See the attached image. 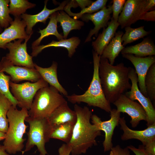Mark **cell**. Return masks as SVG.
Listing matches in <instances>:
<instances>
[{
  "instance_id": "3957f363",
  "label": "cell",
  "mask_w": 155,
  "mask_h": 155,
  "mask_svg": "<svg viewBox=\"0 0 155 155\" xmlns=\"http://www.w3.org/2000/svg\"><path fill=\"white\" fill-rule=\"evenodd\" d=\"M7 116L9 127L3 145L7 153L15 154L22 152L24 147V143L26 139L23 138V135L28 127L25 121L29 116L28 110L24 108L19 110L12 105L7 112Z\"/></svg>"
},
{
  "instance_id": "74e56055",
  "label": "cell",
  "mask_w": 155,
  "mask_h": 155,
  "mask_svg": "<svg viewBox=\"0 0 155 155\" xmlns=\"http://www.w3.org/2000/svg\"><path fill=\"white\" fill-rule=\"evenodd\" d=\"M72 148L68 144H63L58 149L59 155H70L71 154Z\"/></svg>"
},
{
  "instance_id": "ffe728a7",
  "label": "cell",
  "mask_w": 155,
  "mask_h": 155,
  "mask_svg": "<svg viewBox=\"0 0 155 155\" xmlns=\"http://www.w3.org/2000/svg\"><path fill=\"white\" fill-rule=\"evenodd\" d=\"M119 26L117 22L111 18L106 28L103 29L96 39L92 42L93 50L99 55L101 56L106 46L114 36L116 31Z\"/></svg>"
},
{
  "instance_id": "e0dca14e",
  "label": "cell",
  "mask_w": 155,
  "mask_h": 155,
  "mask_svg": "<svg viewBox=\"0 0 155 155\" xmlns=\"http://www.w3.org/2000/svg\"><path fill=\"white\" fill-rule=\"evenodd\" d=\"M119 124L123 131L121 139L123 141L135 139L140 141L144 145L146 143L155 140V123L149 125L145 129L135 130L129 128L126 124L125 117H120Z\"/></svg>"
},
{
  "instance_id": "d590c367",
  "label": "cell",
  "mask_w": 155,
  "mask_h": 155,
  "mask_svg": "<svg viewBox=\"0 0 155 155\" xmlns=\"http://www.w3.org/2000/svg\"><path fill=\"white\" fill-rule=\"evenodd\" d=\"M142 145L144 151L148 155H155V140Z\"/></svg>"
},
{
  "instance_id": "836d02e7",
  "label": "cell",
  "mask_w": 155,
  "mask_h": 155,
  "mask_svg": "<svg viewBox=\"0 0 155 155\" xmlns=\"http://www.w3.org/2000/svg\"><path fill=\"white\" fill-rule=\"evenodd\" d=\"M9 2L10 0H0V26L2 28L9 27L13 20L9 15Z\"/></svg>"
},
{
  "instance_id": "cb8c5ba5",
  "label": "cell",
  "mask_w": 155,
  "mask_h": 155,
  "mask_svg": "<svg viewBox=\"0 0 155 155\" xmlns=\"http://www.w3.org/2000/svg\"><path fill=\"white\" fill-rule=\"evenodd\" d=\"M123 32L121 31L116 32L114 36L104 49L100 57L107 59L111 65H113L115 60L124 48L122 45L121 37Z\"/></svg>"
},
{
  "instance_id": "d6986e66",
  "label": "cell",
  "mask_w": 155,
  "mask_h": 155,
  "mask_svg": "<svg viewBox=\"0 0 155 155\" xmlns=\"http://www.w3.org/2000/svg\"><path fill=\"white\" fill-rule=\"evenodd\" d=\"M47 119L51 127H53L67 122L75 123L77 115L75 111L69 107L66 101L59 106Z\"/></svg>"
},
{
  "instance_id": "f1b7e54d",
  "label": "cell",
  "mask_w": 155,
  "mask_h": 155,
  "mask_svg": "<svg viewBox=\"0 0 155 155\" xmlns=\"http://www.w3.org/2000/svg\"><path fill=\"white\" fill-rule=\"evenodd\" d=\"M144 26L137 28H133L130 26L125 27V32L121 37L122 45L125 46L149 34L150 32L145 30Z\"/></svg>"
},
{
  "instance_id": "9a60e30c",
  "label": "cell",
  "mask_w": 155,
  "mask_h": 155,
  "mask_svg": "<svg viewBox=\"0 0 155 155\" xmlns=\"http://www.w3.org/2000/svg\"><path fill=\"white\" fill-rule=\"evenodd\" d=\"M26 24L20 17H14L10 26L0 34V48L5 50L6 45L16 39L30 38L25 30Z\"/></svg>"
},
{
  "instance_id": "6da1fadb",
  "label": "cell",
  "mask_w": 155,
  "mask_h": 155,
  "mask_svg": "<svg viewBox=\"0 0 155 155\" xmlns=\"http://www.w3.org/2000/svg\"><path fill=\"white\" fill-rule=\"evenodd\" d=\"M129 67L123 63L111 65L107 59L100 57L99 70L100 82L105 97L110 103H113L121 94L130 89Z\"/></svg>"
},
{
  "instance_id": "bcb514c9",
  "label": "cell",
  "mask_w": 155,
  "mask_h": 155,
  "mask_svg": "<svg viewBox=\"0 0 155 155\" xmlns=\"http://www.w3.org/2000/svg\"><path fill=\"white\" fill-rule=\"evenodd\" d=\"M2 28L0 26V34L3 31Z\"/></svg>"
},
{
  "instance_id": "f546056e",
  "label": "cell",
  "mask_w": 155,
  "mask_h": 155,
  "mask_svg": "<svg viewBox=\"0 0 155 155\" xmlns=\"http://www.w3.org/2000/svg\"><path fill=\"white\" fill-rule=\"evenodd\" d=\"M36 4L27 0H10L9 9L10 14L14 17H20L27 10L34 7Z\"/></svg>"
},
{
  "instance_id": "30bf717a",
  "label": "cell",
  "mask_w": 155,
  "mask_h": 155,
  "mask_svg": "<svg viewBox=\"0 0 155 155\" xmlns=\"http://www.w3.org/2000/svg\"><path fill=\"white\" fill-rule=\"evenodd\" d=\"M0 66L3 71L9 75L11 81L16 83L24 80L35 82L41 78L35 68L14 65L5 56L3 57L0 61Z\"/></svg>"
},
{
  "instance_id": "ac0fdd59",
  "label": "cell",
  "mask_w": 155,
  "mask_h": 155,
  "mask_svg": "<svg viewBox=\"0 0 155 155\" xmlns=\"http://www.w3.org/2000/svg\"><path fill=\"white\" fill-rule=\"evenodd\" d=\"M47 1V0H45L44 1V5L43 9L38 13L32 15L25 13L20 16L21 19L26 24L25 30L28 35L32 36L33 33L32 28L36 23L39 22L45 24L46 20L52 14L59 11L63 10L68 2V1H64L57 7L49 9L46 7Z\"/></svg>"
},
{
  "instance_id": "4316f807",
  "label": "cell",
  "mask_w": 155,
  "mask_h": 155,
  "mask_svg": "<svg viewBox=\"0 0 155 155\" xmlns=\"http://www.w3.org/2000/svg\"><path fill=\"white\" fill-rule=\"evenodd\" d=\"M75 123L68 122L51 127L50 138L58 139L68 144L71 138Z\"/></svg>"
},
{
  "instance_id": "7402d4cb",
  "label": "cell",
  "mask_w": 155,
  "mask_h": 155,
  "mask_svg": "<svg viewBox=\"0 0 155 155\" xmlns=\"http://www.w3.org/2000/svg\"><path fill=\"white\" fill-rule=\"evenodd\" d=\"M80 40L77 37H73L67 39H63L59 41L52 40L46 45H39L32 48L31 54L32 57H36L43 49L50 47H63L67 50L68 56L71 58L75 52L76 49L80 44Z\"/></svg>"
},
{
  "instance_id": "8d00e7d4",
  "label": "cell",
  "mask_w": 155,
  "mask_h": 155,
  "mask_svg": "<svg viewBox=\"0 0 155 155\" xmlns=\"http://www.w3.org/2000/svg\"><path fill=\"white\" fill-rule=\"evenodd\" d=\"M115 155H130L129 149L127 147L123 148L119 145L113 147L112 149Z\"/></svg>"
},
{
  "instance_id": "8992f818",
  "label": "cell",
  "mask_w": 155,
  "mask_h": 155,
  "mask_svg": "<svg viewBox=\"0 0 155 155\" xmlns=\"http://www.w3.org/2000/svg\"><path fill=\"white\" fill-rule=\"evenodd\" d=\"M25 121L29 123V129L27 133L28 138L25 150L22 152V154L36 146L39 155H46L48 153L45 145L51 139L52 129L47 119L34 118L28 116Z\"/></svg>"
},
{
  "instance_id": "83f0119b",
  "label": "cell",
  "mask_w": 155,
  "mask_h": 155,
  "mask_svg": "<svg viewBox=\"0 0 155 155\" xmlns=\"http://www.w3.org/2000/svg\"><path fill=\"white\" fill-rule=\"evenodd\" d=\"M107 0H97L92 2L90 6L82 9L79 13H75L71 11V8L73 7L72 1L68 2L65 7L64 10L69 16H73V18L78 20L83 15L86 14H92L97 12L106 6Z\"/></svg>"
},
{
  "instance_id": "d6a6232c",
  "label": "cell",
  "mask_w": 155,
  "mask_h": 155,
  "mask_svg": "<svg viewBox=\"0 0 155 155\" xmlns=\"http://www.w3.org/2000/svg\"><path fill=\"white\" fill-rule=\"evenodd\" d=\"M145 85L148 97L151 101H155V63L149 69L145 79Z\"/></svg>"
},
{
  "instance_id": "52a82bcc",
  "label": "cell",
  "mask_w": 155,
  "mask_h": 155,
  "mask_svg": "<svg viewBox=\"0 0 155 155\" xmlns=\"http://www.w3.org/2000/svg\"><path fill=\"white\" fill-rule=\"evenodd\" d=\"M48 84L41 78L33 83L18 84L10 81L9 87L11 94L19 103L18 106L29 110L36 92L40 89L48 86Z\"/></svg>"
},
{
  "instance_id": "484cf974",
  "label": "cell",
  "mask_w": 155,
  "mask_h": 155,
  "mask_svg": "<svg viewBox=\"0 0 155 155\" xmlns=\"http://www.w3.org/2000/svg\"><path fill=\"white\" fill-rule=\"evenodd\" d=\"M57 11L54 13L50 16L49 21L45 28L42 30L39 29L38 32L40 34V36L32 43V49L39 46L44 38L50 35L55 36L59 40L64 39L63 36L58 32L57 30Z\"/></svg>"
},
{
  "instance_id": "4dcf8cb0",
  "label": "cell",
  "mask_w": 155,
  "mask_h": 155,
  "mask_svg": "<svg viewBox=\"0 0 155 155\" xmlns=\"http://www.w3.org/2000/svg\"><path fill=\"white\" fill-rule=\"evenodd\" d=\"M12 105L9 100L0 93V131L5 133L7 132L9 127L7 114Z\"/></svg>"
},
{
  "instance_id": "277c9868",
  "label": "cell",
  "mask_w": 155,
  "mask_h": 155,
  "mask_svg": "<svg viewBox=\"0 0 155 155\" xmlns=\"http://www.w3.org/2000/svg\"><path fill=\"white\" fill-rule=\"evenodd\" d=\"M94 70L92 81L88 89L83 94H73L65 97L70 102L80 104L84 102L88 106L97 107L110 113L112 109L111 103L106 99L102 90L99 76L100 56L92 51Z\"/></svg>"
},
{
  "instance_id": "5b68a950",
  "label": "cell",
  "mask_w": 155,
  "mask_h": 155,
  "mask_svg": "<svg viewBox=\"0 0 155 155\" xmlns=\"http://www.w3.org/2000/svg\"><path fill=\"white\" fill-rule=\"evenodd\" d=\"M66 100L54 87L48 86L39 90L28 111L29 116L36 119H47Z\"/></svg>"
},
{
  "instance_id": "ee69618b",
  "label": "cell",
  "mask_w": 155,
  "mask_h": 155,
  "mask_svg": "<svg viewBox=\"0 0 155 155\" xmlns=\"http://www.w3.org/2000/svg\"><path fill=\"white\" fill-rule=\"evenodd\" d=\"M5 133L0 131V141L4 140L5 137Z\"/></svg>"
},
{
  "instance_id": "7c38bea8",
  "label": "cell",
  "mask_w": 155,
  "mask_h": 155,
  "mask_svg": "<svg viewBox=\"0 0 155 155\" xmlns=\"http://www.w3.org/2000/svg\"><path fill=\"white\" fill-rule=\"evenodd\" d=\"M110 113L111 118L108 120L102 121L95 114H92L91 118L92 123L105 133V138L102 143L105 152L111 150L113 147L112 140L114 131L116 127L118 126L120 118L121 113L116 109H112Z\"/></svg>"
},
{
  "instance_id": "e575fe53",
  "label": "cell",
  "mask_w": 155,
  "mask_h": 155,
  "mask_svg": "<svg viewBox=\"0 0 155 155\" xmlns=\"http://www.w3.org/2000/svg\"><path fill=\"white\" fill-rule=\"evenodd\" d=\"M125 0H113L112 5L113 16L112 18L115 21L117 22L119 15L122 11L126 1Z\"/></svg>"
},
{
  "instance_id": "1f68e13d",
  "label": "cell",
  "mask_w": 155,
  "mask_h": 155,
  "mask_svg": "<svg viewBox=\"0 0 155 155\" xmlns=\"http://www.w3.org/2000/svg\"><path fill=\"white\" fill-rule=\"evenodd\" d=\"M11 77L6 75L3 71L0 66V93L7 98L11 102L13 106L16 107L19 104L11 94L9 90Z\"/></svg>"
},
{
  "instance_id": "f35d334b",
  "label": "cell",
  "mask_w": 155,
  "mask_h": 155,
  "mask_svg": "<svg viewBox=\"0 0 155 155\" xmlns=\"http://www.w3.org/2000/svg\"><path fill=\"white\" fill-rule=\"evenodd\" d=\"M140 20L147 21H155V10L144 12L141 16Z\"/></svg>"
},
{
  "instance_id": "60d3db41",
  "label": "cell",
  "mask_w": 155,
  "mask_h": 155,
  "mask_svg": "<svg viewBox=\"0 0 155 155\" xmlns=\"http://www.w3.org/2000/svg\"><path fill=\"white\" fill-rule=\"evenodd\" d=\"M155 7V0H146L145 6V12L154 10Z\"/></svg>"
},
{
  "instance_id": "7a4b0ae2",
  "label": "cell",
  "mask_w": 155,
  "mask_h": 155,
  "mask_svg": "<svg viewBox=\"0 0 155 155\" xmlns=\"http://www.w3.org/2000/svg\"><path fill=\"white\" fill-rule=\"evenodd\" d=\"M74 110L77 120L68 144L71 148V155H80L86 153L89 148L97 145L96 139L101 135V131L91 123L92 111L88 107H82L75 104Z\"/></svg>"
},
{
  "instance_id": "d4e9b609",
  "label": "cell",
  "mask_w": 155,
  "mask_h": 155,
  "mask_svg": "<svg viewBox=\"0 0 155 155\" xmlns=\"http://www.w3.org/2000/svg\"><path fill=\"white\" fill-rule=\"evenodd\" d=\"M57 20L62 27L64 39H66L71 30H80L84 25V22L71 18L63 10L57 11Z\"/></svg>"
},
{
  "instance_id": "8fae6325",
  "label": "cell",
  "mask_w": 155,
  "mask_h": 155,
  "mask_svg": "<svg viewBox=\"0 0 155 155\" xmlns=\"http://www.w3.org/2000/svg\"><path fill=\"white\" fill-rule=\"evenodd\" d=\"M113 104L116 107L117 111L126 113L130 116V122L132 127H136L141 121H146V113L142 106L125 94H121Z\"/></svg>"
},
{
  "instance_id": "f6af8a7d",
  "label": "cell",
  "mask_w": 155,
  "mask_h": 155,
  "mask_svg": "<svg viewBox=\"0 0 155 155\" xmlns=\"http://www.w3.org/2000/svg\"><path fill=\"white\" fill-rule=\"evenodd\" d=\"M109 155H115L114 152L112 150L110 151Z\"/></svg>"
},
{
  "instance_id": "ab89813d",
  "label": "cell",
  "mask_w": 155,
  "mask_h": 155,
  "mask_svg": "<svg viewBox=\"0 0 155 155\" xmlns=\"http://www.w3.org/2000/svg\"><path fill=\"white\" fill-rule=\"evenodd\" d=\"M127 147L129 150L132 151L135 155H148L144 151L142 145H140L138 148L130 145Z\"/></svg>"
},
{
  "instance_id": "4fadbf2b",
  "label": "cell",
  "mask_w": 155,
  "mask_h": 155,
  "mask_svg": "<svg viewBox=\"0 0 155 155\" xmlns=\"http://www.w3.org/2000/svg\"><path fill=\"white\" fill-rule=\"evenodd\" d=\"M146 0H127L119 16L117 22L121 28L130 26L140 20L145 12Z\"/></svg>"
},
{
  "instance_id": "5bb4252c",
  "label": "cell",
  "mask_w": 155,
  "mask_h": 155,
  "mask_svg": "<svg viewBox=\"0 0 155 155\" xmlns=\"http://www.w3.org/2000/svg\"><path fill=\"white\" fill-rule=\"evenodd\" d=\"M122 55L134 65L137 75L139 89L145 96L148 97L145 85V78L150 67L155 63V56L139 57L131 54H124Z\"/></svg>"
},
{
  "instance_id": "9c48e42d",
  "label": "cell",
  "mask_w": 155,
  "mask_h": 155,
  "mask_svg": "<svg viewBox=\"0 0 155 155\" xmlns=\"http://www.w3.org/2000/svg\"><path fill=\"white\" fill-rule=\"evenodd\" d=\"M30 38L25 40L20 39L13 41L7 44L6 46L9 53L6 55V57L13 65L18 66L26 67L30 68H35L34 63L33 57L28 53L27 43Z\"/></svg>"
},
{
  "instance_id": "7bdbcfd3",
  "label": "cell",
  "mask_w": 155,
  "mask_h": 155,
  "mask_svg": "<svg viewBox=\"0 0 155 155\" xmlns=\"http://www.w3.org/2000/svg\"><path fill=\"white\" fill-rule=\"evenodd\" d=\"M0 155H9L5 150L3 145L0 144Z\"/></svg>"
},
{
  "instance_id": "b9f144b4",
  "label": "cell",
  "mask_w": 155,
  "mask_h": 155,
  "mask_svg": "<svg viewBox=\"0 0 155 155\" xmlns=\"http://www.w3.org/2000/svg\"><path fill=\"white\" fill-rule=\"evenodd\" d=\"M77 6H80L82 9L90 5L93 1L91 0H75Z\"/></svg>"
},
{
  "instance_id": "44dd1931",
  "label": "cell",
  "mask_w": 155,
  "mask_h": 155,
  "mask_svg": "<svg viewBox=\"0 0 155 155\" xmlns=\"http://www.w3.org/2000/svg\"><path fill=\"white\" fill-rule=\"evenodd\" d=\"M57 63L53 61L51 66L48 67H42L34 63V68L39 73L41 78L46 82L50 86L57 89L62 95L65 96L68 95L66 90L59 82L57 77Z\"/></svg>"
},
{
  "instance_id": "603a6c76",
  "label": "cell",
  "mask_w": 155,
  "mask_h": 155,
  "mask_svg": "<svg viewBox=\"0 0 155 155\" xmlns=\"http://www.w3.org/2000/svg\"><path fill=\"white\" fill-rule=\"evenodd\" d=\"M121 53L122 55L131 54L139 57L154 56L155 45L150 38H146L140 43L124 47Z\"/></svg>"
},
{
  "instance_id": "ba28073f",
  "label": "cell",
  "mask_w": 155,
  "mask_h": 155,
  "mask_svg": "<svg viewBox=\"0 0 155 155\" xmlns=\"http://www.w3.org/2000/svg\"><path fill=\"white\" fill-rule=\"evenodd\" d=\"M128 77L131 81L130 90L125 95L133 101L137 100L146 111L147 115L146 125L148 126L155 123V109L152 101L148 97L145 96L140 90L137 77L135 69L130 67Z\"/></svg>"
},
{
  "instance_id": "2e32d148",
  "label": "cell",
  "mask_w": 155,
  "mask_h": 155,
  "mask_svg": "<svg viewBox=\"0 0 155 155\" xmlns=\"http://www.w3.org/2000/svg\"><path fill=\"white\" fill-rule=\"evenodd\" d=\"M112 13V5H109L97 12L92 14H84L80 17L82 20L86 22L91 21L94 25V28L90 30L85 42L90 41L93 35L97 36L101 28L107 27Z\"/></svg>"
}]
</instances>
